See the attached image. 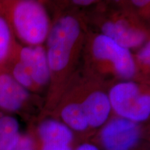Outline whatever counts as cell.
Instances as JSON below:
<instances>
[{"label":"cell","instance_id":"11","mask_svg":"<svg viewBox=\"0 0 150 150\" xmlns=\"http://www.w3.org/2000/svg\"><path fill=\"white\" fill-rule=\"evenodd\" d=\"M19 123L16 118L9 115L0 117V150H13L20 136Z\"/></svg>","mask_w":150,"mask_h":150},{"label":"cell","instance_id":"16","mask_svg":"<svg viewBox=\"0 0 150 150\" xmlns=\"http://www.w3.org/2000/svg\"><path fill=\"white\" fill-rule=\"evenodd\" d=\"M13 150H33L32 142L31 139L27 137L20 138L18 145Z\"/></svg>","mask_w":150,"mask_h":150},{"label":"cell","instance_id":"7","mask_svg":"<svg viewBox=\"0 0 150 150\" xmlns=\"http://www.w3.org/2000/svg\"><path fill=\"white\" fill-rule=\"evenodd\" d=\"M29 97L28 90L20 86L10 73L0 72V109L18 111Z\"/></svg>","mask_w":150,"mask_h":150},{"label":"cell","instance_id":"12","mask_svg":"<svg viewBox=\"0 0 150 150\" xmlns=\"http://www.w3.org/2000/svg\"><path fill=\"white\" fill-rule=\"evenodd\" d=\"M13 45L12 27L4 8H0V67L8 60Z\"/></svg>","mask_w":150,"mask_h":150},{"label":"cell","instance_id":"15","mask_svg":"<svg viewBox=\"0 0 150 150\" xmlns=\"http://www.w3.org/2000/svg\"><path fill=\"white\" fill-rule=\"evenodd\" d=\"M138 60L144 65H149L150 62V43L148 42L142 47L138 54Z\"/></svg>","mask_w":150,"mask_h":150},{"label":"cell","instance_id":"20","mask_svg":"<svg viewBox=\"0 0 150 150\" xmlns=\"http://www.w3.org/2000/svg\"><path fill=\"white\" fill-rule=\"evenodd\" d=\"M132 2L138 6L142 7L148 4L149 3V1H147V0H135V1H132Z\"/></svg>","mask_w":150,"mask_h":150},{"label":"cell","instance_id":"19","mask_svg":"<svg viewBox=\"0 0 150 150\" xmlns=\"http://www.w3.org/2000/svg\"><path fill=\"white\" fill-rule=\"evenodd\" d=\"M73 2H74L75 4L87 6V5L91 4L93 2V1H91V0H75V1H73Z\"/></svg>","mask_w":150,"mask_h":150},{"label":"cell","instance_id":"8","mask_svg":"<svg viewBox=\"0 0 150 150\" xmlns=\"http://www.w3.org/2000/svg\"><path fill=\"white\" fill-rule=\"evenodd\" d=\"M102 32L103 35L128 50L140 46L146 39L142 31L131 27L123 20L106 22L103 25Z\"/></svg>","mask_w":150,"mask_h":150},{"label":"cell","instance_id":"3","mask_svg":"<svg viewBox=\"0 0 150 150\" xmlns=\"http://www.w3.org/2000/svg\"><path fill=\"white\" fill-rule=\"evenodd\" d=\"M108 97L111 108L122 118L136 122L149 117V95L142 93L134 82L116 84L110 89Z\"/></svg>","mask_w":150,"mask_h":150},{"label":"cell","instance_id":"2","mask_svg":"<svg viewBox=\"0 0 150 150\" xmlns=\"http://www.w3.org/2000/svg\"><path fill=\"white\" fill-rule=\"evenodd\" d=\"M80 31L79 23L72 16L61 18L49 31L47 58L50 70L60 71L66 67Z\"/></svg>","mask_w":150,"mask_h":150},{"label":"cell","instance_id":"18","mask_svg":"<svg viewBox=\"0 0 150 150\" xmlns=\"http://www.w3.org/2000/svg\"><path fill=\"white\" fill-rule=\"evenodd\" d=\"M77 150H99L95 146L90 145V144H84L81 145Z\"/></svg>","mask_w":150,"mask_h":150},{"label":"cell","instance_id":"4","mask_svg":"<svg viewBox=\"0 0 150 150\" xmlns=\"http://www.w3.org/2000/svg\"><path fill=\"white\" fill-rule=\"evenodd\" d=\"M93 52L97 59L111 62L122 77L131 79L136 73V64L129 50L106 35L102 34L95 38Z\"/></svg>","mask_w":150,"mask_h":150},{"label":"cell","instance_id":"14","mask_svg":"<svg viewBox=\"0 0 150 150\" xmlns=\"http://www.w3.org/2000/svg\"><path fill=\"white\" fill-rule=\"evenodd\" d=\"M11 74L13 78L24 88L28 90L34 84L29 71L19 61L15 63Z\"/></svg>","mask_w":150,"mask_h":150},{"label":"cell","instance_id":"13","mask_svg":"<svg viewBox=\"0 0 150 150\" xmlns=\"http://www.w3.org/2000/svg\"><path fill=\"white\" fill-rule=\"evenodd\" d=\"M61 117L65 123L76 131H83L88 127L87 118L81 104L72 103L67 105L61 112Z\"/></svg>","mask_w":150,"mask_h":150},{"label":"cell","instance_id":"6","mask_svg":"<svg viewBox=\"0 0 150 150\" xmlns=\"http://www.w3.org/2000/svg\"><path fill=\"white\" fill-rule=\"evenodd\" d=\"M18 61L26 67L34 84L45 85L50 80L49 67L45 50L40 45L24 47L19 52Z\"/></svg>","mask_w":150,"mask_h":150},{"label":"cell","instance_id":"5","mask_svg":"<svg viewBox=\"0 0 150 150\" xmlns=\"http://www.w3.org/2000/svg\"><path fill=\"white\" fill-rule=\"evenodd\" d=\"M139 138V129L134 122L115 118L104 127L102 139L107 150H129Z\"/></svg>","mask_w":150,"mask_h":150},{"label":"cell","instance_id":"1","mask_svg":"<svg viewBox=\"0 0 150 150\" xmlns=\"http://www.w3.org/2000/svg\"><path fill=\"white\" fill-rule=\"evenodd\" d=\"M4 8L17 36L30 46H38L49 33V19L44 7L31 0H21Z\"/></svg>","mask_w":150,"mask_h":150},{"label":"cell","instance_id":"17","mask_svg":"<svg viewBox=\"0 0 150 150\" xmlns=\"http://www.w3.org/2000/svg\"><path fill=\"white\" fill-rule=\"evenodd\" d=\"M42 150H71L69 145L59 143H44Z\"/></svg>","mask_w":150,"mask_h":150},{"label":"cell","instance_id":"9","mask_svg":"<svg viewBox=\"0 0 150 150\" xmlns=\"http://www.w3.org/2000/svg\"><path fill=\"white\" fill-rule=\"evenodd\" d=\"M81 104L88 126L93 127L102 125L108 119L112 108L108 95L101 91L91 93Z\"/></svg>","mask_w":150,"mask_h":150},{"label":"cell","instance_id":"10","mask_svg":"<svg viewBox=\"0 0 150 150\" xmlns=\"http://www.w3.org/2000/svg\"><path fill=\"white\" fill-rule=\"evenodd\" d=\"M39 134L44 143L69 145L73 136L68 127L54 120L43 122L39 128Z\"/></svg>","mask_w":150,"mask_h":150}]
</instances>
